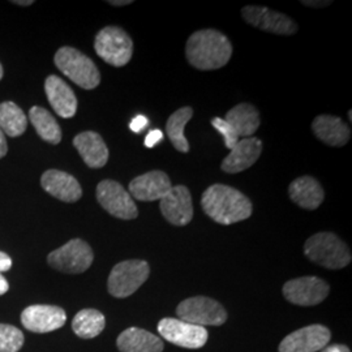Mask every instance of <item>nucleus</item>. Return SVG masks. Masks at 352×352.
<instances>
[{"label": "nucleus", "instance_id": "ddd939ff", "mask_svg": "<svg viewBox=\"0 0 352 352\" xmlns=\"http://www.w3.org/2000/svg\"><path fill=\"white\" fill-rule=\"evenodd\" d=\"M67 315L63 308L56 305L36 304L24 309L21 314V324L26 330L33 333H50L64 327Z\"/></svg>", "mask_w": 352, "mask_h": 352}, {"label": "nucleus", "instance_id": "cd10ccee", "mask_svg": "<svg viewBox=\"0 0 352 352\" xmlns=\"http://www.w3.org/2000/svg\"><path fill=\"white\" fill-rule=\"evenodd\" d=\"M28 119L14 102L0 103V129L10 138H19L26 131Z\"/></svg>", "mask_w": 352, "mask_h": 352}, {"label": "nucleus", "instance_id": "ea45409f", "mask_svg": "<svg viewBox=\"0 0 352 352\" xmlns=\"http://www.w3.org/2000/svg\"><path fill=\"white\" fill-rule=\"evenodd\" d=\"M1 77H3V67H1V64H0V80H1Z\"/></svg>", "mask_w": 352, "mask_h": 352}, {"label": "nucleus", "instance_id": "7c9ffc66", "mask_svg": "<svg viewBox=\"0 0 352 352\" xmlns=\"http://www.w3.org/2000/svg\"><path fill=\"white\" fill-rule=\"evenodd\" d=\"M148 124H149V120H148L146 116L138 115V116H135V118L132 119V122H131V124H129V128H131L132 132L140 133V132H142V131L148 126Z\"/></svg>", "mask_w": 352, "mask_h": 352}, {"label": "nucleus", "instance_id": "393cba45", "mask_svg": "<svg viewBox=\"0 0 352 352\" xmlns=\"http://www.w3.org/2000/svg\"><path fill=\"white\" fill-rule=\"evenodd\" d=\"M29 118L32 124L36 128L38 136L46 142L59 144L62 141V129L55 120V118L46 109L34 106L29 111Z\"/></svg>", "mask_w": 352, "mask_h": 352}, {"label": "nucleus", "instance_id": "a878e982", "mask_svg": "<svg viewBox=\"0 0 352 352\" xmlns=\"http://www.w3.org/2000/svg\"><path fill=\"white\" fill-rule=\"evenodd\" d=\"M106 327V318L97 309H82L75 316L72 329L77 337L91 340L101 334Z\"/></svg>", "mask_w": 352, "mask_h": 352}, {"label": "nucleus", "instance_id": "4c0bfd02", "mask_svg": "<svg viewBox=\"0 0 352 352\" xmlns=\"http://www.w3.org/2000/svg\"><path fill=\"white\" fill-rule=\"evenodd\" d=\"M109 4L115 6V7H123V6H128L132 4V0H110Z\"/></svg>", "mask_w": 352, "mask_h": 352}, {"label": "nucleus", "instance_id": "2eb2a0df", "mask_svg": "<svg viewBox=\"0 0 352 352\" xmlns=\"http://www.w3.org/2000/svg\"><path fill=\"white\" fill-rule=\"evenodd\" d=\"M160 208L167 222L174 226H187L193 218V204L186 186H173L160 200Z\"/></svg>", "mask_w": 352, "mask_h": 352}, {"label": "nucleus", "instance_id": "e433bc0d", "mask_svg": "<svg viewBox=\"0 0 352 352\" xmlns=\"http://www.w3.org/2000/svg\"><path fill=\"white\" fill-rule=\"evenodd\" d=\"M10 289V283L6 278L0 274V295H4Z\"/></svg>", "mask_w": 352, "mask_h": 352}, {"label": "nucleus", "instance_id": "c9c22d12", "mask_svg": "<svg viewBox=\"0 0 352 352\" xmlns=\"http://www.w3.org/2000/svg\"><path fill=\"white\" fill-rule=\"evenodd\" d=\"M321 352H350V350L343 344H333V346L325 347L324 350H321Z\"/></svg>", "mask_w": 352, "mask_h": 352}, {"label": "nucleus", "instance_id": "58836bf2", "mask_svg": "<svg viewBox=\"0 0 352 352\" xmlns=\"http://www.w3.org/2000/svg\"><path fill=\"white\" fill-rule=\"evenodd\" d=\"M14 4H19V6H30V4H33V0H26V1H21V0H16V1H13Z\"/></svg>", "mask_w": 352, "mask_h": 352}, {"label": "nucleus", "instance_id": "423d86ee", "mask_svg": "<svg viewBox=\"0 0 352 352\" xmlns=\"http://www.w3.org/2000/svg\"><path fill=\"white\" fill-rule=\"evenodd\" d=\"M94 49L106 63L113 67H124L132 59L133 42L122 28L107 26L97 34Z\"/></svg>", "mask_w": 352, "mask_h": 352}, {"label": "nucleus", "instance_id": "aec40b11", "mask_svg": "<svg viewBox=\"0 0 352 352\" xmlns=\"http://www.w3.org/2000/svg\"><path fill=\"white\" fill-rule=\"evenodd\" d=\"M312 131L317 139L329 146H343L351 138V129L340 118L333 115H320L312 123Z\"/></svg>", "mask_w": 352, "mask_h": 352}, {"label": "nucleus", "instance_id": "f257e3e1", "mask_svg": "<svg viewBox=\"0 0 352 352\" xmlns=\"http://www.w3.org/2000/svg\"><path fill=\"white\" fill-rule=\"evenodd\" d=\"M201 206L208 217L219 225H232L248 219L252 202L238 189L225 184H214L202 193Z\"/></svg>", "mask_w": 352, "mask_h": 352}, {"label": "nucleus", "instance_id": "6ab92c4d", "mask_svg": "<svg viewBox=\"0 0 352 352\" xmlns=\"http://www.w3.org/2000/svg\"><path fill=\"white\" fill-rule=\"evenodd\" d=\"M45 90L51 107L60 118H74L77 111V100L74 90L58 76L51 75L46 78Z\"/></svg>", "mask_w": 352, "mask_h": 352}, {"label": "nucleus", "instance_id": "473e14b6", "mask_svg": "<svg viewBox=\"0 0 352 352\" xmlns=\"http://www.w3.org/2000/svg\"><path fill=\"white\" fill-rule=\"evenodd\" d=\"M11 267H12L11 257L7 253L0 252V274L4 272H8Z\"/></svg>", "mask_w": 352, "mask_h": 352}, {"label": "nucleus", "instance_id": "72a5a7b5", "mask_svg": "<svg viewBox=\"0 0 352 352\" xmlns=\"http://www.w3.org/2000/svg\"><path fill=\"white\" fill-rule=\"evenodd\" d=\"M333 1L330 0H321V1H316V0H302V4L307 7H312V8H324L330 6Z\"/></svg>", "mask_w": 352, "mask_h": 352}, {"label": "nucleus", "instance_id": "4be33fe9", "mask_svg": "<svg viewBox=\"0 0 352 352\" xmlns=\"http://www.w3.org/2000/svg\"><path fill=\"white\" fill-rule=\"evenodd\" d=\"M75 146L84 162L91 168H101L109 161V149L101 138L96 132H82L74 139Z\"/></svg>", "mask_w": 352, "mask_h": 352}, {"label": "nucleus", "instance_id": "6e6552de", "mask_svg": "<svg viewBox=\"0 0 352 352\" xmlns=\"http://www.w3.org/2000/svg\"><path fill=\"white\" fill-rule=\"evenodd\" d=\"M93 250L87 241L81 239L69 240L60 248L51 252L47 257V263L52 269L67 274L87 272L93 264Z\"/></svg>", "mask_w": 352, "mask_h": 352}, {"label": "nucleus", "instance_id": "4468645a", "mask_svg": "<svg viewBox=\"0 0 352 352\" xmlns=\"http://www.w3.org/2000/svg\"><path fill=\"white\" fill-rule=\"evenodd\" d=\"M330 330L322 325H309L295 330L279 344V352H317L324 350L330 340Z\"/></svg>", "mask_w": 352, "mask_h": 352}, {"label": "nucleus", "instance_id": "0eeeda50", "mask_svg": "<svg viewBox=\"0 0 352 352\" xmlns=\"http://www.w3.org/2000/svg\"><path fill=\"white\" fill-rule=\"evenodd\" d=\"M176 315L189 324L199 327H221L227 321L226 309L212 298L193 296L180 302Z\"/></svg>", "mask_w": 352, "mask_h": 352}, {"label": "nucleus", "instance_id": "9d476101", "mask_svg": "<svg viewBox=\"0 0 352 352\" xmlns=\"http://www.w3.org/2000/svg\"><path fill=\"white\" fill-rule=\"evenodd\" d=\"M97 200L109 214L119 219H135L138 206L124 187L115 180H102L97 186Z\"/></svg>", "mask_w": 352, "mask_h": 352}, {"label": "nucleus", "instance_id": "f3484780", "mask_svg": "<svg viewBox=\"0 0 352 352\" xmlns=\"http://www.w3.org/2000/svg\"><path fill=\"white\" fill-rule=\"evenodd\" d=\"M263 151V141L257 138L240 139L223 160L221 168L227 174H238L257 162Z\"/></svg>", "mask_w": 352, "mask_h": 352}, {"label": "nucleus", "instance_id": "5701e85b", "mask_svg": "<svg viewBox=\"0 0 352 352\" xmlns=\"http://www.w3.org/2000/svg\"><path fill=\"white\" fill-rule=\"evenodd\" d=\"M120 352H162L164 342L151 331L140 327H128L116 340Z\"/></svg>", "mask_w": 352, "mask_h": 352}, {"label": "nucleus", "instance_id": "f704fd0d", "mask_svg": "<svg viewBox=\"0 0 352 352\" xmlns=\"http://www.w3.org/2000/svg\"><path fill=\"white\" fill-rule=\"evenodd\" d=\"M8 151V145H7V140L4 136V132L0 129V158H3Z\"/></svg>", "mask_w": 352, "mask_h": 352}, {"label": "nucleus", "instance_id": "c85d7f7f", "mask_svg": "<svg viewBox=\"0 0 352 352\" xmlns=\"http://www.w3.org/2000/svg\"><path fill=\"white\" fill-rule=\"evenodd\" d=\"M24 346V334L20 329L0 324V352H17Z\"/></svg>", "mask_w": 352, "mask_h": 352}, {"label": "nucleus", "instance_id": "c756f323", "mask_svg": "<svg viewBox=\"0 0 352 352\" xmlns=\"http://www.w3.org/2000/svg\"><path fill=\"white\" fill-rule=\"evenodd\" d=\"M212 126L223 136L225 145H226L230 151L238 144V141L240 139L238 138L236 132L232 129V126H230L225 119L214 118V119H212Z\"/></svg>", "mask_w": 352, "mask_h": 352}, {"label": "nucleus", "instance_id": "20e7f679", "mask_svg": "<svg viewBox=\"0 0 352 352\" xmlns=\"http://www.w3.org/2000/svg\"><path fill=\"white\" fill-rule=\"evenodd\" d=\"M58 69L80 88L91 90L101 82V74L94 62L74 47H62L54 58Z\"/></svg>", "mask_w": 352, "mask_h": 352}, {"label": "nucleus", "instance_id": "39448f33", "mask_svg": "<svg viewBox=\"0 0 352 352\" xmlns=\"http://www.w3.org/2000/svg\"><path fill=\"white\" fill-rule=\"evenodd\" d=\"M151 266L144 260H128L115 265L107 280V289L113 298L124 299L133 295L146 282Z\"/></svg>", "mask_w": 352, "mask_h": 352}, {"label": "nucleus", "instance_id": "7ed1b4c3", "mask_svg": "<svg viewBox=\"0 0 352 352\" xmlns=\"http://www.w3.org/2000/svg\"><path fill=\"white\" fill-rule=\"evenodd\" d=\"M304 253L312 263L331 270L343 269L352 260L347 244L333 232L312 235L304 244Z\"/></svg>", "mask_w": 352, "mask_h": 352}, {"label": "nucleus", "instance_id": "bb28decb", "mask_svg": "<svg viewBox=\"0 0 352 352\" xmlns=\"http://www.w3.org/2000/svg\"><path fill=\"white\" fill-rule=\"evenodd\" d=\"M192 116H193V109L187 106L176 110L167 120V124H166L167 136L177 151L187 153L189 151L188 141L184 136V128L192 119Z\"/></svg>", "mask_w": 352, "mask_h": 352}, {"label": "nucleus", "instance_id": "a211bd4d", "mask_svg": "<svg viewBox=\"0 0 352 352\" xmlns=\"http://www.w3.org/2000/svg\"><path fill=\"white\" fill-rule=\"evenodd\" d=\"M41 186L60 201L76 202L82 196V188L77 179L60 170H47L41 177Z\"/></svg>", "mask_w": 352, "mask_h": 352}, {"label": "nucleus", "instance_id": "f03ea898", "mask_svg": "<svg viewBox=\"0 0 352 352\" xmlns=\"http://www.w3.org/2000/svg\"><path fill=\"white\" fill-rule=\"evenodd\" d=\"M186 55L189 64L200 71L225 67L232 55L230 39L221 32L205 29L193 33L187 41Z\"/></svg>", "mask_w": 352, "mask_h": 352}, {"label": "nucleus", "instance_id": "412c9836", "mask_svg": "<svg viewBox=\"0 0 352 352\" xmlns=\"http://www.w3.org/2000/svg\"><path fill=\"white\" fill-rule=\"evenodd\" d=\"M289 193L292 201L307 210H316L325 199L324 188L312 176L295 179L289 184Z\"/></svg>", "mask_w": 352, "mask_h": 352}, {"label": "nucleus", "instance_id": "2f4dec72", "mask_svg": "<svg viewBox=\"0 0 352 352\" xmlns=\"http://www.w3.org/2000/svg\"><path fill=\"white\" fill-rule=\"evenodd\" d=\"M164 140V133L161 129H153L146 138H145V146L146 148H154L157 144H160Z\"/></svg>", "mask_w": 352, "mask_h": 352}, {"label": "nucleus", "instance_id": "9b49d317", "mask_svg": "<svg viewBox=\"0 0 352 352\" xmlns=\"http://www.w3.org/2000/svg\"><path fill=\"white\" fill-rule=\"evenodd\" d=\"M330 287L318 277H300L291 279L283 286V296L287 302L300 307H312L324 302Z\"/></svg>", "mask_w": 352, "mask_h": 352}, {"label": "nucleus", "instance_id": "b1692460", "mask_svg": "<svg viewBox=\"0 0 352 352\" xmlns=\"http://www.w3.org/2000/svg\"><path fill=\"white\" fill-rule=\"evenodd\" d=\"M225 120L232 126L239 139L252 138L261 123L258 110L251 103H240L232 107L226 113Z\"/></svg>", "mask_w": 352, "mask_h": 352}, {"label": "nucleus", "instance_id": "dca6fc26", "mask_svg": "<svg viewBox=\"0 0 352 352\" xmlns=\"http://www.w3.org/2000/svg\"><path fill=\"white\" fill-rule=\"evenodd\" d=\"M171 187L167 174L154 170L135 177L129 183V195L139 201H160Z\"/></svg>", "mask_w": 352, "mask_h": 352}, {"label": "nucleus", "instance_id": "f8f14e48", "mask_svg": "<svg viewBox=\"0 0 352 352\" xmlns=\"http://www.w3.org/2000/svg\"><path fill=\"white\" fill-rule=\"evenodd\" d=\"M243 19L250 25L258 28L264 32L280 36H291L298 32V25L285 13L272 11L260 6H247L241 10Z\"/></svg>", "mask_w": 352, "mask_h": 352}, {"label": "nucleus", "instance_id": "1a4fd4ad", "mask_svg": "<svg viewBox=\"0 0 352 352\" xmlns=\"http://www.w3.org/2000/svg\"><path fill=\"white\" fill-rule=\"evenodd\" d=\"M158 331L164 340L189 350L201 349L209 338V333L205 327L171 317H166L160 321Z\"/></svg>", "mask_w": 352, "mask_h": 352}]
</instances>
